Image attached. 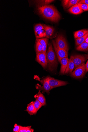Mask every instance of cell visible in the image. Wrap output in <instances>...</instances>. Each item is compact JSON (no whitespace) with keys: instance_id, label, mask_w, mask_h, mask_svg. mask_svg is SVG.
Wrapping results in <instances>:
<instances>
[{"instance_id":"cell-1","label":"cell","mask_w":88,"mask_h":132,"mask_svg":"<svg viewBox=\"0 0 88 132\" xmlns=\"http://www.w3.org/2000/svg\"><path fill=\"white\" fill-rule=\"evenodd\" d=\"M37 10L43 17L51 21L57 22L60 19L59 12L53 5H46L38 7Z\"/></svg>"},{"instance_id":"cell-2","label":"cell","mask_w":88,"mask_h":132,"mask_svg":"<svg viewBox=\"0 0 88 132\" xmlns=\"http://www.w3.org/2000/svg\"><path fill=\"white\" fill-rule=\"evenodd\" d=\"M47 67L48 70L52 71L56 68L58 65V58L52 44H48V48L46 53Z\"/></svg>"},{"instance_id":"cell-3","label":"cell","mask_w":88,"mask_h":132,"mask_svg":"<svg viewBox=\"0 0 88 132\" xmlns=\"http://www.w3.org/2000/svg\"><path fill=\"white\" fill-rule=\"evenodd\" d=\"M52 43L58 58V61L60 63L62 59L68 57V52L61 49L57 45L55 41L53 40Z\"/></svg>"},{"instance_id":"cell-4","label":"cell","mask_w":88,"mask_h":132,"mask_svg":"<svg viewBox=\"0 0 88 132\" xmlns=\"http://www.w3.org/2000/svg\"><path fill=\"white\" fill-rule=\"evenodd\" d=\"M86 73L85 64L84 63L80 66L76 68L70 74L71 76L76 79L83 78Z\"/></svg>"},{"instance_id":"cell-5","label":"cell","mask_w":88,"mask_h":132,"mask_svg":"<svg viewBox=\"0 0 88 132\" xmlns=\"http://www.w3.org/2000/svg\"><path fill=\"white\" fill-rule=\"evenodd\" d=\"M55 41L58 46L61 49L64 50L67 52H68L69 48L68 45L63 35L61 34L58 35Z\"/></svg>"},{"instance_id":"cell-6","label":"cell","mask_w":88,"mask_h":132,"mask_svg":"<svg viewBox=\"0 0 88 132\" xmlns=\"http://www.w3.org/2000/svg\"><path fill=\"white\" fill-rule=\"evenodd\" d=\"M70 58L74 64V68L75 69L84 63L88 57L83 55H77L72 56Z\"/></svg>"},{"instance_id":"cell-7","label":"cell","mask_w":88,"mask_h":132,"mask_svg":"<svg viewBox=\"0 0 88 132\" xmlns=\"http://www.w3.org/2000/svg\"><path fill=\"white\" fill-rule=\"evenodd\" d=\"M49 84L52 89L59 87L65 86L67 84V82L59 80L51 77H47Z\"/></svg>"},{"instance_id":"cell-8","label":"cell","mask_w":88,"mask_h":132,"mask_svg":"<svg viewBox=\"0 0 88 132\" xmlns=\"http://www.w3.org/2000/svg\"><path fill=\"white\" fill-rule=\"evenodd\" d=\"M34 30L36 39L46 37L45 31L43 25L41 24L36 25L34 27Z\"/></svg>"},{"instance_id":"cell-9","label":"cell","mask_w":88,"mask_h":132,"mask_svg":"<svg viewBox=\"0 0 88 132\" xmlns=\"http://www.w3.org/2000/svg\"><path fill=\"white\" fill-rule=\"evenodd\" d=\"M36 60L44 69H46L47 68L46 53L36 52Z\"/></svg>"},{"instance_id":"cell-10","label":"cell","mask_w":88,"mask_h":132,"mask_svg":"<svg viewBox=\"0 0 88 132\" xmlns=\"http://www.w3.org/2000/svg\"><path fill=\"white\" fill-rule=\"evenodd\" d=\"M39 81L42 84L43 86H41L38 85V89L40 91H43L49 94V91L52 89L50 86L48 81L47 77L44 78L42 80Z\"/></svg>"},{"instance_id":"cell-11","label":"cell","mask_w":88,"mask_h":132,"mask_svg":"<svg viewBox=\"0 0 88 132\" xmlns=\"http://www.w3.org/2000/svg\"><path fill=\"white\" fill-rule=\"evenodd\" d=\"M79 0H64L62 1V6L66 9L70 8L79 3Z\"/></svg>"},{"instance_id":"cell-12","label":"cell","mask_w":88,"mask_h":132,"mask_svg":"<svg viewBox=\"0 0 88 132\" xmlns=\"http://www.w3.org/2000/svg\"><path fill=\"white\" fill-rule=\"evenodd\" d=\"M68 57H65L61 60L60 64L61 65L60 74V75H64L69 60Z\"/></svg>"},{"instance_id":"cell-13","label":"cell","mask_w":88,"mask_h":132,"mask_svg":"<svg viewBox=\"0 0 88 132\" xmlns=\"http://www.w3.org/2000/svg\"><path fill=\"white\" fill-rule=\"evenodd\" d=\"M68 11L70 13L74 15L80 14L84 11L77 4L73 6L69 9Z\"/></svg>"},{"instance_id":"cell-14","label":"cell","mask_w":88,"mask_h":132,"mask_svg":"<svg viewBox=\"0 0 88 132\" xmlns=\"http://www.w3.org/2000/svg\"><path fill=\"white\" fill-rule=\"evenodd\" d=\"M43 26L45 31L46 38L48 39L51 38L54 31V28L45 25H43Z\"/></svg>"},{"instance_id":"cell-15","label":"cell","mask_w":88,"mask_h":132,"mask_svg":"<svg viewBox=\"0 0 88 132\" xmlns=\"http://www.w3.org/2000/svg\"><path fill=\"white\" fill-rule=\"evenodd\" d=\"M74 64L71 59L70 58L69 59L65 74H67L69 73L71 74L72 72L73 69L74 68Z\"/></svg>"},{"instance_id":"cell-16","label":"cell","mask_w":88,"mask_h":132,"mask_svg":"<svg viewBox=\"0 0 88 132\" xmlns=\"http://www.w3.org/2000/svg\"><path fill=\"white\" fill-rule=\"evenodd\" d=\"M36 40L38 41L43 46V48L42 53H46L47 52V48L48 43V39L46 38L36 39Z\"/></svg>"},{"instance_id":"cell-17","label":"cell","mask_w":88,"mask_h":132,"mask_svg":"<svg viewBox=\"0 0 88 132\" xmlns=\"http://www.w3.org/2000/svg\"><path fill=\"white\" fill-rule=\"evenodd\" d=\"M34 102H32L27 105L26 111L30 115H35L36 112L34 105Z\"/></svg>"},{"instance_id":"cell-18","label":"cell","mask_w":88,"mask_h":132,"mask_svg":"<svg viewBox=\"0 0 88 132\" xmlns=\"http://www.w3.org/2000/svg\"><path fill=\"white\" fill-rule=\"evenodd\" d=\"M88 32L87 30H82L75 32L74 34V37L75 39L83 37Z\"/></svg>"},{"instance_id":"cell-19","label":"cell","mask_w":88,"mask_h":132,"mask_svg":"<svg viewBox=\"0 0 88 132\" xmlns=\"http://www.w3.org/2000/svg\"><path fill=\"white\" fill-rule=\"evenodd\" d=\"M54 1H36L35 3L37 4L38 7L48 5L49 4L54 2Z\"/></svg>"},{"instance_id":"cell-20","label":"cell","mask_w":88,"mask_h":132,"mask_svg":"<svg viewBox=\"0 0 88 132\" xmlns=\"http://www.w3.org/2000/svg\"><path fill=\"white\" fill-rule=\"evenodd\" d=\"M77 50L79 51H88V43L84 42L77 46Z\"/></svg>"},{"instance_id":"cell-21","label":"cell","mask_w":88,"mask_h":132,"mask_svg":"<svg viewBox=\"0 0 88 132\" xmlns=\"http://www.w3.org/2000/svg\"><path fill=\"white\" fill-rule=\"evenodd\" d=\"M36 98L43 105V106H45L46 105V99L43 94L40 92L37 95Z\"/></svg>"},{"instance_id":"cell-22","label":"cell","mask_w":88,"mask_h":132,"mask_svg":"<svg viewBox=\"0 0 88 132\" xmlns=\"http://www.w3.org/2000/svg\"><path fill=\"white\" fill-rule=\"evenodd\" d=\"M88 37V32L83 37L75 39V44L78 46L84 42L86 38Z\"/></svg>"},{"instance_id":"cell-23","label":"cell","mask_w":88,"mask_h":132,"mask_svg":"<svg viewBox=\"0 0 88 132\" xmlns=\"http://www.w3.org/2000/svg\"><path fill=\"white\" fill-rule=\"evenodd\" d=\"M34 105L36 113L43 106V105L38 100L36 97L35 101L34 102Z\"/></svg>"},{"instance_id":"cell-24","label":"cell","mask_w":88,"mask_h":132,"mask_svg":"<svg viewBox=\"0 0 88 132\" xmlns=\"http://www.w3.org/2000/svg\"><path fill=\"white\" fill-rule=\"evenodd\" d=\"M43 47V45L40 43L36 40V52L42 53Z\"/></svg>"},{"instance_id":"cell-25","label":"cell","mask_w":88,"mask_h":132,"mask_svg":"<svg viewBox=\"0 0 88 132\" xmlns=\"http://www.w3.org/2000/svg\"><path fill=\"white\" fill-rule=\"evenodd\" d=\"M84 11H88V5L85 4H77Z\"/></svg>"},{"instance_id":"cell-26","label":"cell","mask_w":88,"mask_h":132,"mask_svg":"<svg viewBox=\"0 0 88 132\" xmlns=\"http://www.w3.org/2000/svg\"><path fill=\"white\" fill-rule=\"evenodd\" d=\"M30 126L28 127H22L21 126L19 132H27Z\"/></svg>"},{"instance_id":"cell-27","label":"cell","mask_w":88,"mask_h":132,"mask_svg":"<svg viewBox=\"0 0 88 132\" xmlns=\"http://www.w3.org/2000/svg\"><path fill=\"white\" fill-rule=\"evenodd\" d=\"M21 126L15 124L14 125V128L13 129V132H19Z\"/></svg>"},{"instance_id":"cell-28","label":"cell","mask_w":88,"mask_h":132,"mask_svg":"<svg viewBox=\"0 0 88 132\" xmlns=\"http://www.w3.org/2000/svg\"><path fill=\"white\" fill-rule=\"evenodd\" d=\"M78 4H85L88 5V0H81Z\"/></svg>"},{"instance_id":"cell-29","label":"cell","mask_w":88,"mask_h":132,"mask_svg":"<svg viewBox=\"0 0 88 132\" xmlns=\"http://www.w3.org/2000/svg\"><path fill=\"white\" fill-rule=\"evenodd\" d=\"M86 73L88 71V60L86 62V64L85 65Z\"/></svg>"},{"instance_id":"cell-30","label":"cell","mask_w":88,"mask_h":132,"mask_svg":"<svg viewBox=\"0 0 88 132\" xmlns=\"http://www.w3.org/2000/svg\"><path fill=\"white\" fill-rule=\"evenodd\" d=\"M31 126H30L29 129L27 131V132H34V130L31 128Z\"/></svg>"},{"instance_id":"cell-31","label":"cell","mask_w":88,"mask_h":132,"mask_svg":"<svg viewBox=\"0 0 88 132\" xmlns=\"http://www.w3.org/2000/svg\"><path fill=\"white\" fill-rule=\"evenodd\" d=\"M84 42L87 43H88V37L86 38Z\"/></svg>"},{"instance_id":"cell-32","label":"cell","mask_w":88,"mask_h":132,"mask_svg":"<svg viewBox=\"0 0 88 132\" xmlns=\"http://www.w3.org/2000/svg\"></svg>"}]
</instances>
